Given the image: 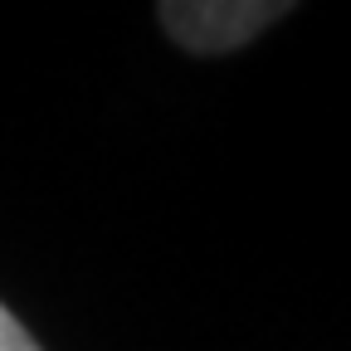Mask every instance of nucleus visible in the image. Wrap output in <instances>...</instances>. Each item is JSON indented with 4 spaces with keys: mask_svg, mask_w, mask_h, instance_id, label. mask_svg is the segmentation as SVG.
I'll use <instances>...</instances> for the list:
<instances>
[{
    "mask_svg": "<svg viewBox=\"0 0 351 351\" xmlns=\"http://www.w3.org/2000/svg\"><path fill=\"white\" fill-rule=\"evenodd\" d=\"M283 15L288 0H171L161 5L166 34L191 54H230Z\"/></svg>",
    "mask_w": 351,
    "mask_h": 351,
    "instance_id": "nucleus-1",
    "label": "nucleus"
},
{
    "mask_svg": "<svg viewBox=\"0 0 351 351\" xmlns=\"http://www.w3.org/2000/svg\"><path fill=\"white\" fill-rule=\"evenodd\" d=\"M0 351H39V346H34V337L15 322V313H10L5 302H0Z\"/></svg>",
    "mask_w": 351,
    "mask_h": 351,
    "instance_id": "nucleus-2",
    "label": "nucleus"
}]
</instances>
